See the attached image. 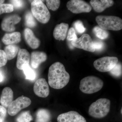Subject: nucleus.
Instances as JSON below:
<instances>
[{
	"label": "nucleus",
	"mask_w": 122,
	"mask_h": 122,
	"mask_svg": "<svg viewBox=\"0 0 122 122\" xmlns=\"http://www.w3.org/2000/svg\"><path fill=\"white\" fill-rule=\"evenodd\" d=\"M33 90L35 94L41 97H46L49 94V85L44 78H39L36 81L34 85Z\"/></svg>",
	"instance_id": "10"
},
{
	"label": "nucleus",
	"mask_w": 122,
	"mask_h": 122,
	"mask_svg": "<svg viewBox=\"0 0 122 122\" xmlns=\"http://www.w3.org/2000/svg\"><path fill=\"white\" fill-rule=\"evenodd\" d=\"M13 92L10 87H5L2 90L0 98V103L5 108L8 107L13 101Z\"/></svg>",
	"instance_id": "18"
},
{
	"label": "nucleus",
	"mask_w": 122,
	"mask_h": 122,
	"mask_svg": "<svg viewBox=\"0 0 122 122\" xmlns=\"http://www.w3.org/2000/svg\"><path fill=\"white\" fill-rule=\"evenodd\" d=\"M20 49L18 46L14 44L7 45L4 51L7 55L8 60L10 61L16 56Z\"/></svg>",
	"instance_id": "21"
},
{
	"label": "nucleus",
	"mask_w": 122,
	"mask_h": 122,
	"mask_svg": "<svg viewBox=\"0 0 122 122\" xmlns=\"http://www.w3.org/2000/svg\"><path fill=\"white\" fill-rule=\"evenodd\" d=\"M47 56L45 53L41 51H34L30 55V63L33 68H37L40 65L45 61Z\"/></svg>",
	"instance_id": "15"
},
{
	"label": "nucleus",
	"mask_w": 122,
	"mask_h": 122,
	"mask_svg": "<svg viewBox=\"0 0 122 122\" xmlns=\"http://www.w3.org/2000/svg\"><path fill=\"white\" fill-rule=\"evenodd\" d=\"M93 47L95 51H100L104 48L105 45L102 41H93Z\"/></svg>",
	"instance_id": "33"
},
{
	"label": "nucleus",
	"mask_w": 122,
	"mask_h": 122,
	"mask_svg": "<svg viewBox=\"0 0 122 122\" xmlns=\"http://www.w3.org/2000/svg\"><path fill=\"white\" fill-rule=\"evenodd\" d=\"M48 78V83L51 87L60 89L68 84L70 76L63 64L57 62L53 63L49 68Z\"/></svg>",
	"instance_id": "1"
},
{
	"label": "nucleus",
	"mask_w": 122,
	"mask_h": 122,
	"mask_svg": "<svg viewBox=\"0 0 122 122\" xmlns=\"http://www.w3.org/2000/svg\"><path fill=\"white\" fill-rule=\"evenodd\" d=\"M31 103V100L29 98L20 96L11 102L8 107V113L11 116H15L21 110L29 106Z\"/></svg>",
	"instance_id": "7"
},
{
	"label": "nucleus",
	"mask_w": 122,
	"mask_h": 122,
	"mask_svg": "<svg viewBox=\"0 0 122 122\" xmlns=\"http://www.w3.org/2000/svg\"><path fill=\"white\" fill-rule=\"evenodd\" d=\"M69 27V25L65 23L57 25L53 31L54 38L60 41L65 40L67 35Z\"/></svg>",
	"instance_id": "16"
},
{
	"label": "nucleus",
	"mask_w": 122,
	"mask_h": 122,
	"mask_svg": "<svg viewBox=\"0 0 122 122\" xmlns=\"http://www.w3.org/2000/svg\"><path fill=\"white\" fill-rule=\"evenodd\" d=\"M8 61V58L4 51L0 50V67L5 66Z\"/></svg>",
	"instance_id": "30"
},
{
	"label": "nucleus",
	"mask_w": 122,
	"mask_h": 122,
	"mask_svg": "<svg viewBox=\"0 0 122 122\" xmlns=\"http://www.w3.org/2000/svg\"><path fill=\"white\" fill-rule=\"evenodd\" d=\"M25 76V78L30 80H34L36 77L35 71L33 70L29 65L27 66L23 69Z\"/></svg>",
	"instance_id": "25"
},
{
	"label": "nucleus",
	"mask_w": 122,
	"mask_h": 122,
	"mask_svg": "<svg viewBox=\"0 0 122 122\" xmlns=\"http://www.w3.org/2000/svg\"><path fill=\"white\" fill-rule=\"evenodd\" d=\"M7 110L5 108L0 105V122H3L7 115Z\"/></svg>",
	"instance_id": "34"
},
{
	"label": "nucleus",
	"mask_w": 122,
	"mask_h": 122,
	"mask_svg": "<svg viewBox=\"0 0 122 122\" xmlns=\"http://www.w3.org/2000/svg\"></svg>",
	"instance_id": "38"
},
{
	"label": "nucleus",
	"mask_w": 122,
	"mask_h": 122,
	"mask_svg": "<svg viewBox=\"0 0 122 122\" xmlns=\"http://www.w3.org/2000/svg\"><path fill=\"white\" fill-rule=\"evenodd\" d=\"M71 44L75 48L86 51L92 52L95 51L93 47V41L90 36L87 34H83L79 38L72 41Z\"/></svg>",
	"instance_id": "8"
},
{
	"label": "nucleus",
	"mask_w": 122,
	"mask_h": 122,
	"mask_svg": "<svg viewBox=\"0 0 122 122\" xmlns=\"http://www.w3.org/2000/svg\"><path fill=\"white\" fill-rule=\"evenodd\" d=\"M77 38L74 29L73 28H70L68 31L67 37V40L68 41H73L76 40Z\"/></svg>",
	"instance_id": "31"
},
{
	"label": "nucleus",
	"mask_w": 122,
	"mask_h": 122,
	"mask_svg": "<svg viewBox=\"0 0 122 122\" xmlns=\"http://www.w3.org/2000/svg\"><path fill=\"white\" fill-rule=\"evenodd\" d=\"M24 36L25 41L30 48L35 49L39 47L41 41L35 36L34 33L31 29L28 28L25 29Z\"/></svg>",
	"instance_id": "14"
},
{
	"label": "nucleus",
	"mask_w": 122,
	"mask_h": 122,
	"mask_svg": "<svg viewBox=\"0 0 122 122\" xmlns=\"http://www.w3.org/2000/svg\"><path fill=\"white\" fill-rule=\"evenodd\" d=\"M46 3L48 8L52 11H56L60 7L61 1L59 0H47Z\"/></svg>",
	"instance_id": "26"
},
{
	"label": "nucleus",
	"mask_w": 122,
	"mask_h": 122,
	"mask_svg": "<svg viewBox=\"0 0 122 122\" xmlns=\"http://www.w3.org/2000/svg\"><path fill=\"white\" fill-rule=\"evenodd\" d=\"M90 4L95 11L97 12L100 13L107 8L112 6L114 2L112 0H91L90 1Z\"/></svg>",
	"instance_id": "17"
},
{
	"label": "nucleus",
	"mask_w": 122,
	"mask_h": 122,
	"mask_svg": "<svg viewBox=\"0 0 122 122\" xmlns=\"http://www.w3.org/2000/svg\"><path fill=\"white\" fill-rule=\"evenodd\" d=\"M14 10L13 5L11 4H0V15L4 13H10Z\"/></svg>",
	"instance_id": "28"
},
{
	"label": "nucleus",
	"mask_w": 122,
	"mask_h": 122,
	"mask_svg": "<svg viewBox=\"0 0 122 122\" xmlns=\"http://www.w3.org/2000/svg\"><path fill=\"white\" fill-rule=\"evenodd\" d=\"M93 32L96 37L101 39H106L109 36V33L99 26H96L93 29Z\"/></svg>",
	"instance_id": "22"
},
{
	"label": "nucleus",
	"mask_w": 122,
	"mask_h": 122,
	"mask_svg": "<svg viewBox=\"0 0 122 122\" xmlns=\"http://www.w3.org/2000/svg\"><path fill=\"white\" fill-rule=\"evenodd\" d=\"M51 118V114L48 110L39 109L36 114V122H49Z\"/></svg>",
	"instance_id": "20"
},
{
	"label": "nucleus",
	"mask_w": 122,
	"mask_h": 122,
	"mask_svg": "<svg viewBox=\"0 0 122 122\" xmlns=\"http://www.w3.org/2000/svg\"><path fill=\"white\" fill-rule=\"evenodd\" d=\"M11 4L13 5L14 8L18 9L22 8L24 5V1L20 0H14L10 1Z\"/></svg>",
	"instance_id": "32"
},
{
	"label": "nucleus",
	"mask_w": 122,
	"mask_h": 122,
	"mask_svg": "<svg viewBox=\"0 0 122 122\" xmlns=\"http://www.w3.org/2000/svg\"><path fill=\"white\" fill-rule=\"evenodd\" d=\"M57 120L58 122H86L82 116L75 111H69L59 115Z\"/></svg>",
	"instance_id": "12"
},
{
	"label": "nucleus",
	"mask_w": 122,
	"mask_h": 122,
	"mask_svg": "<svg viewBox=\"0 0 122 122\" xmlns=\"http://www.w3.org/2000/svg\"><path fill=\"white\" fill-rule=\"evenodd\" d=\"M112 76L115 77H119L122 75V65L118 63L113 69L109 72Z\"/></svg>",
	"instance_id": "27"
},
{
	"label": "nucleus",
	"mask_w": 122,
	"mask_h": 122,
	"mask_svg": "<svg viewBox=\"0 0 122 122\" xmlns=\"http://www.w3.org/2000/svg\"><path fill=\"white\" fill-rule=\"evenodd\" d=\"M31 11L34 17L41 23L46 24L50 20V12L42 1H33L31 4Z\"/></svg>",
	"instance_id": "5"
},
{
	"label": "nucleus",
	"mask_w": 122,
	"mask_h": 122,
	"mask_svg": "<svg viewBox=\"0 0 122 122\" xmlns=\"http://www.w3.org/2000/svg\"><path fill=\"white\" fill-rule=\"evenodd\" d=\"M33 118L29 111L24 112L18 115L16 118L17 122H30Z\"/></svg>",
	"instance_id": "24"
},
{
	"label": "nucleus",
	"mask_w": 122,
	"mask_h": 122,
	"mask_svg": "<svg viewBox=\"0 0 122 122\" xmlns=\"http://www.w3.org/2000/svg\"><path fill=\"white\" fill-rule=\"evenodd\" d=\"M75 28L78 33H83L86 30V28L84 27L83 23L81 21L78 20L74 23Z\"/></svg>",
	"instance_id": "29"
},
{
	"label": "nucleus",
	"mask_w": 122,
	"mask_h": 122,
	"mask_svg": "<svg viewBox=\"0 0 122 122\" xmlns=\"http://www.w3.org/2000/svg\"><path fill=\"white\" fill-rule=\"evenodd\" d=\"M5 0H0V4H3V3L4 2Z\"/></svg>",
	"instance_id": "36"
},
{
	"label": "nucleus",
	"mask_w": 122,
	"mask_h": 122,
	"mask_svg": "<svg viewBox=\"0 0 122 122\" xmlns=\"http://www.w3.org/2000/svg\"><path fill=\"white\" fill-rule=\"evenodd\" d=\"M25 22L26 25L29 28H34L36 25L34 17L30 12H27L25 16Z\"/></svg>",
	"instance_id": "23"
},
{
	"label": "nucleus",
	"mask_w": 122,
	"mask_h": 122,
	"mask_svg": "<svg viewBox=\"0 0 122 122\" xmlns=\"http://www.w3.org/2000/svg\"><path fill=\"white\" fill-rule=\"evenodd\" d=\"M66 7L71 12L75 14L89 13L92 9L89 4L82 0H70L67 2Z\"/></svg>",
	"instance_id": "9"
},
{
	"label": "nucleus",
	"mask_w": 122,
	"mask_h": 122,
	"mask_svg": "<svg viewBox=\"0 0 122 122\" xmlns=\"http://www.w3.org/2000/svg\"><path fill=\"white\" fill-rule=\"evenodd\" d=\"M4 79V76L1 72H0V82H2Z\"/></svg>",
	"instance_id": "35"
},
{
	"label": "nucleus",
	"mask_w": 122,
	"mask_h": 122,
	"mask_svg": "<svg viewBox=\"0 0 122 122\" xmlns=\"http://www.w3.org/2000/svg\"><path fill=\"white\" fill-rule=\"evenodd\" d=\"M21 17L17 14L10 15L5 17L1 23V28L4 31L12 32L15 30V25L20 21Z\"/></svg>",
	"instance_id": "11"
},
{
	"label": "nucleus",
	"mask_w": 122,
	"mask_h": 122,
	"mask_svg": "<svg viewBox=\"0 0 122 122\" xmlns=\"http://www.w3.org/2000/svg\"><path fill=\"white\" fill-rule=\"evenodd\" d=\"M2 42L5 45H14L18 44L21 41V35L19 32L5 34L2 38Z\"/></svg>",
	"instance_id": "19"
},
{
	"label": "nucleus",
	"mask_w": 122,
	"mask_h": 122,
	"mask_svg": "<svg viewBox=\"0 0 122 122\" xmlns=\"http://www.w3.org/2000/svg\"><path fill=\"white\" fill-rule=\"evenodd\" d=\"M30 55L25 49H20L17 54L16 62L17 68L20 70H23L25 67L29 65Z\"/></svg>",
	"instance_id": "13"
},
{
	"label": "nucleus",
	"mask_w": 122,
	"mask_h": 122,
	"mask_svg": "<svg viewBox=\"0 0 122 122\" xmlns=\"http://www.w3.org/2000/svg\"><path fill=\"white\" fill-rule=\"evenodd\" d=\"M121 114H122V109H121Z\"/></svg>",
	"instance_id": "37"
},
{
	"label": "nucleus",
	"mask_w": 122,
	"mask_h": 122,
	"mask_svg": "<svg viewBox=\"0 0 122 122\" xmlns=\"http://www.w3.org/2000/svg\"><path fill=\"white\" fill-rule=\"evenodd\" d=\"M103 84V82L99 78L93 76H88L81 79L79 88L84 93L93 94L100 91Z\"/></svg>",
	"instance_id": "3"
},
{
	"label": "nucleus",
	"mask_w": 122,
	"mask_h": 122,
	"mask_svg": "<svg viewBox=\"0 0 122 122\" xmlns=\"http://www.w3.org/2000/svg\"><path fill=\"white\" fill-rule=\"evenodd\" d=\"M110 105V100L108 99H99L90 105L88 113L91 117L96 118L104 117L109 113Z\"/></svg>",
	"instance_id": "2"
},
{
	"label": "nucleus",
	"mask_w": 122,
	"mask_h": 122,
	"mask_svg": "<svg viewBox=\"0 0 122 122\" xmlns=\"http://www.w3.org/2000/svg\"><path fill=\"white\" fill-rule=\"evenodd\" d=\"M118 59L116 57H103L94 61L93 65L99 72H109L118 63Z\"/></svg>",
	"instance_id": "6"
},
{
	"label": "nucleus",
	"mask_w": 122,
	"mask_h": 122,
	"mask_svg": "<svg viewBox=\"0 0 122 122\" xmlns=\"http://www.w3.org/2000/svg\"><path fill=\"white\" fill-rule=\"evenodd\" d=\"M96 20L99 27L105 30L117 31L122 29V20L119 17L99 15L96 17Z\"/></svg>",
	"instance_id": "4"
}]
</instances>
